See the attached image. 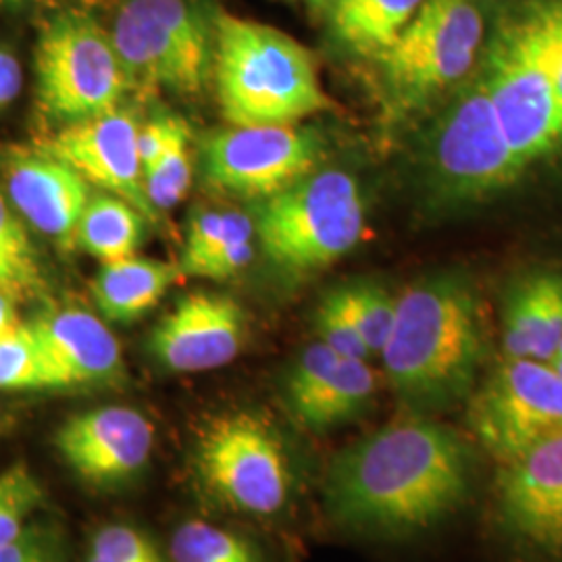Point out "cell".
<instances>
[{
    "label": "cell",
    "mask_w": 562,
    "mask_h": 562,
    "mask_svg": "<svg viewBox=\"0 0 562 562\" xmlns=\"http://www.w3.org/2000/svg\"><path fill=\"white\" fill-rule=\"evenodd\" d=\"M469 471V452L450 429L422 417L390 423L331 461L327 513L364 536H413L461 508Z\"/></svg>",
    "instance_id": "6da1fadb"
},
{
    "label": "cell",
    "mask_w": 562,
    "mask_h": 562,
    "mask_svg": "<svg viewBox=\"0 0 562 562\" xmlns=\"http://www.w3.org/2000/svg\"><path fill=\"white\" fill-rule=\"evenodd\" d=\"M482 302L457 276L411 285L396 301V317L382 357L387 380L404 404L438 411L462 401L483 357Z\"/></svg>",
    "instance_id": "7a4b0ae2"
},
{
    "label": "cell",
    "mask_w": 562,
    "mask_h": 562,
    "mask_svg": "<svg viewBox=\"0 0 562 562\" xmlns=\"http://www.w3.org/2000/svg\"><path fill=\"white\" fill-rule=\"evenodd\" d=\"M213 78L223 117L236 127L296 125L331 109L308 48L229 13L215 20Z\"/></svg>",
    "instance_id": "3957f363"
},
{
    "label": "cell",
    "mask_w": 562,
    "mask_h": 562,
    "mask_svg": "<svg viewBox=\"0 0 562 562\" xmlns=\"http://www.w3.org/2000/svg\"><path fill=\"white\" fill-rule=\"evenodd\" d=\"M364 201L357 180L340 171H313L262 201L257 234L281 269L308 273L348 255L364 234Z\"/></svg>",
    "instance_id": "277c9868"
},
{
    "label": "cell",
    "mask_w": 562,
    "mask_h": 562,
    "mask_svg": "<svg viewBox=\"0 0 562 562\" xmlns=\"http://www.w3.org/2000/svg\"><path fill=\"white\" fill-rule=\"evenodd\" d=\"M111 41L132 90L194 97L213 74V25L190 0H125Z\"/></svg>",
    "instance_id": "5b68a950"
},
{
    "label": "cell",
    "mask_w": 562,
    "mask_h": 562,
    "mask_svg": "<svg viewBox=\"0 0 562 562\" xmlns=\"http://www.w3.org/2000/svg\"><path fill=\"white\" fill-rule=\"evenodd\" d=\"M483 27L475 0H425L380 59L392 104L413 113L467 80L482 48Z\"/></svg>",
    "instance_id": "8992f818"
},
{
    "label": "cell",
    "mask_w": 562,
    "mask_h": 562,
    "mask_svg": "<svg viewBox=\"0 0 562 562\" xmlns=\"http://www.w3.org/2000/svg\"><path fill=\"white\" fill-rule=\"evenodd\" d=\"M192 467L209 501L240 515L269 517L288 503L292 471L278 431L238 411L202 427Z\"/></svg>",
    "instance_id": "52a82bcc"
},
{
    "label": "cell",
    "mask_w": 562,
    "mask_h": 562,
    "mask_svg": "<svg viewBox=\"0 0 562 562\" xmlns=\"http://www.w3.org/2000/svg\"><path fill=\"white\" fill-rule=\"evenodd\" d=\"M34 71L42 111L63 123L113 113L132 90L111 34L81 13H60L46 23Z\"/></svg>",
    "instance_id": "ba28073f"
},
{
    "label": "cell",
    "mask_w": 562,
    "mask_h": 562,
    "mask_svg": "<svg viewBox=\"0 0 562 562\" xmlns=\"http://www.w3.org/2000/svg\"><path fill=\"white\" fill-rule=\"evenodd\" d=\"M480 76L504 136L525 167L561 146L559 102L522 11L501 21L487 42Z\"/></svg>",
    "instance_id": "9c48e42d"
},
{
    "label": "cell",
    "mask_w": 562,
    "mask_h": 562,
    "mask_svg": "<svg viewBox=\"0 0 562 562\" xmlns=\"http://www.w3.org/2000/svg\"><path fill=\"white\" fill-rule=\"evenodd\" d=\"M431 167L443 192L459 199H480L521 176L525 165L504 136L480 74L461 81L443 106L431 138Z\"/></svg>",
    "instance_id": "30bf717a"
},
{
    "label": "cell",
    "mask_w": 562,
    "mask_h": 562,
    "mask_svg": "<svg viewBox=\"0 0 562 562\" xmlns=\"http://www.w3.org/2000/svg\"><path fill=\"white\" fill-rule=\"evenodd\" d=\"M469 423L504 464L562 434V378L548 362L508 359L471 402Z\"/></svg>",
    "instance_id": "8fae6325"
},
{
    "label": "cell",
    "mask_w": 562,
    "mask_h": 562,
    "mask_svg": "<svg viewBox=\"0 0 562 562\" xmlns=\"http://www.w3.org/2000/svg\"><path fill=\"white\" fill-rule=\"evenodd\" d=\"M322 161V140L296 125H250L204 142L202 173L220 192L267 201L304 180Z\"/></svg>",
    "instance_id": "7c38bea8"
},
{
    "label": "cell",
    "mask_w": 562,
    "mask_h": 562,
    "mask_svg": "<svg viewBox=\"0 0 562 562\" xmlns=\"http://www.w3.org/2000/svg\"><path fill=\"white\" fill-rule=\"evenodd\" d=\"M55 446L83 482L111 490L146 469L155 448V427L132 406L106 404L69 417L57 429Z\"/></svg>",
    "instance_id": "4fadbf2b"
},
{
    "label": "cell",
    "mask_w": 562,
    "mask_h": 562,
    "mask_svg": "<svg viewBox=\"0 0 562 562\" xmlns=\"http://www.w3.org/2000/svg\"><path fill=\"white\" fill-rule=\"evenodd\" d=\"M138 127L130 113L117 109L99 117L67 123L42 150L74 167L88 183L130 202L146 222L155 223L159 215L144 188L136 146Z\"/></svg>",
    "instance_id": "5bb4252c"
},
{
    "label": "cell",
    "mask_w": 562,
    "mask_h": 562,
    "mask_svg": "<svg viewBox=\"0 0 562 562\" xmlns=\"http://www.w3.org/2000/svg\"><path fill=\"white\" fill-rule=\"evenodd\" d=\"M246 317L240 304L222 294L194 292L162 317L150 336L155 359L176 373L225 367L240 355Z\"/></svg>",
    "instance_id": "9a60e30c"
},
{
    "label": "cell",
    "mask_w": 562,
    "mask_h": 562,
    "mask_svg": "<svg viewBox=\"0 0 562 562\" xmlns=\"http://www.w3.org/2000/svg\"><path fill=\"white\" fill-rule=\"evenodd\" d=\"M498 503L515 536L548 552H562V434L504 464Z\"/></svg>",
    "instance_id": "2e32d148"
},
{
    "label": "cell",
    "mask_w": 562,
    "mask_h": 562,
    "mask_svg": "<svg viewBox=\"0 0 562 562\" xmlns=\"http://www.w3.org/2000/svg\"><path fill=\"white\" fill-rule=\"evenodd\" d=\"M7 190L13 206L44 236L74 246L90 183L48 153H23L9 161Z\"/></svg>",
    "instance_id": "e0dca14e"
},
{
    "label": "cell",
    "mask_w": 562,
    "mask_h": 562,
    "mask_svg": "<svg viewBox=\"0 0 562 562\" xmlns=\"http://www.w3.org/2000/svg\"><path fill=\"white\" fill-rule=\"evenodd\" d=\"M60 387L109 385L123 371L120 341L101 317L78 306L55 308L30 322Z\"/></svg>",
    "instance_id": "ac0fdd59"
},
{
    "label": "cell",
    "mask_w": 562,
    "mask_h": 562,
    "mask_svg": "<svg viewBox=\"0 0 562 562\" xmlns=\"http://www.w3.org/2000/svg\"><path fill=\"white\" fill-rule=\"evenodd\" d=\"M562 338V278L536 276L510 294L504 313L508 359L550 362Z\"/></svg>",
    "instance_id": "d6986e66"
},
{
    "label": "cell",
    "mask_w": 562,
    "mask_h": 562,
    "mask_svg": "<svg viewBox=\"0 0 562 562\" xmlns=\"http://www.w3.org/2000/svg\"><path fill=\"white\" fill-rule=\"evenodd\" d=\"M180 276V265L140 259L136 255L102 262L94 280V299L104 319L138 322L165 299Z\"/></svg>",
    "instance_id": "ffe728a7"
},
{
    "label": "cell",
    "mask_w": 562,
    "mask_h": 562,
    "mask_svg": "<svg viewBox=\"0 0 562 562\" xmlns=\"http://www.w3.org/2000/svg\"><path fill=\"white\" fill-rule=\"evenodd\" d=\"M425 0H341L329 13L334 38L359 57L382 59Z\"/></svg>",
    "instance_id": "44dd1931"
},
{
    "label": "cell",
    "mask_w": 562,
    "mask_h": 562,
    "mask_svg": "<svg viewBox=\"0 0 562 562\" xmlns=\"http://www.w3.org/2000/svg\"><path fill=\"white\" fill-rule=\"evenodd\" d=\"M375 394V373L359 359H340L327 380L302 402L292 417L311 431H327L364 413Z\"/></svg>",
    "instance_id": "7402d4cb"
},
{
    "label": "cell",
    "mask_w": 562,
    "mask_h": 562,
    "mask_svg": "<svg viewBox=\"0 0 562 562\" xmlns=\"http://www.w3.org/2000/svg\"><path fill=\"white\" fill-rule=\"evenodd\" d=\"M146 217L120 196H92L81 213L76 244L101 262L134 257Z\"/></svg>",
    "instance_id": "603a6c76"
},
{
    "label": "cell",
    "mask_w": 562,
    "mask_h": 562,
    "mask_svg": "<svg viewBox=\"0 0 562 562\" xmlns=\"http://www.w3.org/2000/svg\"><path fill=\"white\" fill-rule=\"evenodd\" d=\"M0 390H60L59 380L30 323L0 338Z\"/></svg>",
    "instance_id": "cb8c5ba5"
},
{
    "label": "cell",
    "mask_w": 562,
    "mask_h": 562,
    "mask_svg": "<svg viewBox=\"0 0 562 562\" xmlns=\"http://www.w3.org/2000/svg\"><path fill=\"white\" fill-rule=\"evenodd\" d=\"M169 552L173 562H261L255 543L206 521L181 522Z\"/></svg>",
    "instance_id": "d4e9b609"
},
{
    "label": "cell",
    "mask_w": 562,
    "mask_h": 562,
    "mask_svg": "<svg viewBox=\"0 0 562 562\" xmlns=\"http://www.w3.org/2000/svg\"><path fill=\"white\" fill-rule=\"evenodd\" d=\"M190 130L186 121L178 117L161 157L144 169V188L153 209L167 211L183 201L190 190Z\"/></svg>",
    "instance_id": "484cf974"
},
{
    "label": "cell",
    "mask_w": 562,
    "mask_h": 562,
    "mask_svg": "<svg viewBox=\"0 0 562 562\" xmlns=\"http://www.w3.org/2000/svg\"><path fill=\"white\" fill-rule=\"evenodd\" d=\"M338 294L369 352L382 355L396 317V301L378 285L341 288Z\"/></svg>",
    "instance_id": "4316f807"
},
{
    "label": "cell",
    "mask_w": 562,
    "mask_h": 562,
    "mask_svg": "<svg viewBox=\"0 0 562 562\" xmlns=\"http://www.w3.org/2000/svg\"><path fill=\"white\" fill-rule=\"evenodd\" d=\"M42 501L41 482L27 464L18 462L0 473V546L20 536Z\"/></svg>",
    "instance_id": "83f0119b"
},
{
    "label": "cell",
    "mask_w": 562,
    "mask_h": 562,
    "mask_svg": "<svg viewBox=\"0 0 562 562\" xmlns=\"http://www.w3.org/2000/svg\"><path fill=\"white\" fill-rule=\"evenodd\" d=\"M248 227H252V222L236 211H196L186 232L181 250V276H188L194 265L217 252L225 241L232 240Z\"/></svg>",
    "instance_id": "f1b7e54d"
},
{
    "label": "cell",
    "mask_w": 562,
    "mask_h": 562,
    "mask_svg": "<svg viewBox=\"0 0 562 562\" xmlns=\"http://www.w3.org/2000/svg\"><path fill=\"white\" fill-rule=\"evenodd\" d=\"M521 11L536 34L562 120V0H529Z\"/></svg>",
    "instance_id": "f546056e"
},
{
    "label": "cell",
    "mask_w": 562,
    "mask_h": 562,
    "mask_svg": "<svg viewBox=\"0 0 562 562\" xmlns=\"http://www.w3.org/2000/svg\"><path fill=\"white\" fill-rule=\"evenodd\" d=\"M315 325L319 331V341L329 346L341 359L367 361L371 357L367 344L362 341L361 334L357 331L355 323L350 322V317L341 304L338 290L323 299L317 308V315H315Z\"/></svg>",
    "instance_id": "4dcf8cb0"
},
{
    "label": "cell",
    "mask_w": 562,
    "mask_h": 562,
    "mask_svg": "<svg viewBox=\"0 0 562 562\" xmlns=\"http://www.w3.org/2000/svg\"><path fill=\"white\" fill-rule=\"evenodd\" d=\"M340 359L341 357H338L323 341L311 344L308 348L302 350L299 361L294 362L285 382V402L290 413L296 411L302 402L327 380V375L334 371V367Z\"/></svg>",
    "instance_id": "1f68e13d"
},
{
    "label": "cell",
    "mask_w": 562,
    "mask_h": 562,
    "mask_svg": "<svg viewBox=\"0 0 562 562\" xmlns=\"http://www.w3.org/2000/svg\"><path fill=\"white\" fill-rule=\"evenodd\" d=\"M90 550L113 562H162L155 543L130 525L102 527Z\"/></svg>",
    "instance_id": "d6a6232c"
},
{
    "label": "cell",
    "mask_w": 562,
    "mask_h": 562,
    "mask_svg": "<svg viewBox=\"0 0 562 562\" xmlns=\"http://www.w3.org/2000/svg\"><path fill=\"white\" fill-rule=\"evenodd\" d=\"M0 562H67L59 533L32 522L18 538L0 546Z\"/></svg>",
    "instance_id": "836d02e7"
},
{
    "label": "cell",
    "mask_w": 562,
    "mask_h": 562,
    "mask_svg": "<svg viewBox=\"0 0 562 562\" xmlns=\"http://www.w3.org/2000/svg\"><path fill=\"white\" fill-rule=\"evenodd\" d=\"M0 257L11 262L34 285L41 283V271L36 265L34 248L25 234V227L2 194H0Z\"/></svg>",
    "instance_id": "e575fe53"
},
{
    "label": "cell",
    "mask_w": 562,
    "mask_h": 562,
    "mask_svg": "<svg viewBox=\"0 0 562 562\" xmlns=\"http://www.w3.org/2000/svg\"><path fill=\"white\" fill-rule=\"evenodd\" d=\"M255 225L236 234L232 240L225 241L222 248L199 265H194L188 276L192 278H204V280H227L236 273H240L244 267H248L255 255Z\"/></svg>",
    "instance_id": "d590c367"
},
{
    "label": "cell",
    "mask_w": 562,
    "mask_h": 562,
    "mask_svg": "<svg viewBox=\"0 0 562 562\" xmlns=\"http://www.w3.org/2000/svg\"><path fill=\"white\" fill-rule=\"evenodd\" d=\"M178 117H157V120L148 121L146 125L138 127V157H140L142 171L148 169L153 162L161 157L167 142L171 138L173 125Z\"/></svg>",
    "instance_id": "8d00e7d4"
},
{
    "label": "cell",
    "mask_w": 562,
    "mask_h": 562,
    "mask_svg": "<svg viewBox=\"0 0 562 562\" xmlns=\"http://www.w3.org/2000/svg\"><path fill=\"white\" fill-rule=\"evenodd\" d=\"M21 86H23V71H21L20 60L11 50L0 48V109L9 106L20 97Z\"/></svg>",
    "instance_id": "74e56055"
},
{
    "label": "cell",
    "mask_w": 562,
    "mask_h": 562,
    "mask_svg": "<svg viewBox=\"0 0 562 562\" xmlns=\"http://www.w3.org/2000/svg\"><path fill=\"white\" fill-rule=\"evenodd\" d=\"M15 292L0 285V338L20 325Z\"/></svg>",
    "instance_id": "f35d334b"
},
{
    "label": "cell",
    "mask_w": 562,
    "mask_h": 562,
    "mask_svg": "<svg viewBox=\"0 0 562 562\" xmlns=\"http://www.w3.org/2000/svg\"><path fill=\"white\" fill-rule=\"evenodd\" d=\"M0 285H2V288H9V290H13V292L34 288L32 281L27 280L21 271H18L11 262L4 261L2 257H0Z\"/></svg>",
    "instance_id": "ab89813d"
},
{
    "label": "cell",
    "mask_w": 562,
    "mask_h": 562,
    "mask_svg": "<svg viewBox=\"0 0 562 562\" xmlns=\"http://www.w3.org/2000/svg\"><path fill=\"white\" fill-rule=\"evenodd\" d=\"M313 11H319V13H331L338 4H340L341 0H304Z\"/></svg>",
    "instance_id": "60d3db41"
},
{
    "label": "cell",
    "mask_w": 562,
    "mask_h": 562,
    "mask_svg": "<svg viewBox=\"0 0 562 562\" xmlns=\"http://www.w3.org/2000/svg\"><path fill=\"white\" fill-rule=\"evenodd\" d=\"M83 562H113L109 561V559H104V557H101V554H97V552H88V557H86V561Z\"/></svg>",
    "instance_id": "b9f144b4"
},
{
    "label": "cell",
    "mask_w": 562,
    "mask_h": 562,
    "mask_svg": "<svg viewBox=\"0 0 562 562\" xmlns=\"http://www.w3.org/2000/svg\"><path fill=\"white\" fill-rule=\"evenodd\" d=\"M548 364H550V367H552V369H554V371H557V373L562 378V357H559V359H552Z\"/></svg>",
    "instance_id": "7bdbcfd3"
},
{
    "label": "cell",
    "mask_w": 562,
    "mask_h": 562,
    "mask_svg": "<svg viewBox=\"0 0 562 562\" xmlns=\"http://www.w3.org/2000/svg\"><path fill=\"white\" fill-rule=\"evenodd\" d=\"M0 423H2V408H0Z\"/></svg>",
    "instance_id": "ee69618b"
}]
</instances>
